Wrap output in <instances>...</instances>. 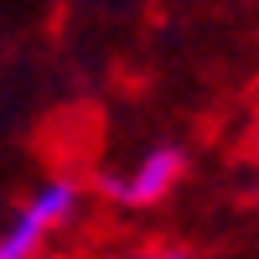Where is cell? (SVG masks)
I'll return each instance as SVG.
<instances>
[{
  "instance_id": "6da1fadb",
  "label": "cell",
  "mask_w": 259,
  "mask_h": 259,
  "mask_svg": "<svg viewBox=\"0 0 259 259\" xmlns=\"http://www.w3.org/2000/svg\"><path fill=\"white\" fill-rule=\"evenodd\" d=\"M78 212V187L73 182H47L41 192H31V202L11 218V228L0 233V259H31L41 244H47V233L62 228Z\"/></svg>"
},
{
  "instance_id": "7a4b0ae2",
  "label": "cell",
  "mask_w": 259,
  "mask_h": 259,
  "mask_svg": "<svg viewBox=\"0 0 259 259\" xmlns=\"http://www.w3.org/2000/svg\"><path fill=\"white\" fill-rule=\"evenodd\" d=\"M182 171H187L182 150L177 145H156V150H145L124 177H109L104 192H109L114 202H124V207H150V202H161L166 192L182 182Z\"/></svg>"
},
{
  "instance_id": "3957f363",
  "label": "cell",
  "mask_w": 259,
  "mask_h": 259,
  "mask_svg": "<svg viewBox=\"0 0 259 259\" xmlns=\"http://www.w3.org/2000/svg\"><path fill=\"white\" fill-rule=\"evenodd\" d=\"M135 259H192V254H182V249H145V254H135Z\"/></svg>"
},
{
  "instance_id": "277c9868",
  "label": "cell",
  "mask_w": 259,
  "mask_h": 259,
  "mask_svg": "<svg viewBox=\"0 0 259 259\" xmlns=\"http://www.w3.org/2000/svg\"><path fill=\"white\" fill-rule=\"evenodd\" d=\"M254 156H259V124H254Z\"/></svg>"
}]
</instances>
